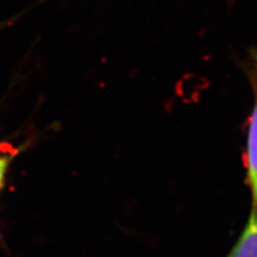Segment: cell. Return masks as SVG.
Wrapping results in <instances>:
<instances>
[{
  "label": "cell",
  "mask_w": 257,
  "mask_h": 257,
  "mask_svg": "<svg viewBox=\"0 0 257 257\" xmlns=\"http://www.w3.org/2000/svg\"><path fill=\"white\" fill-rule=\"evenodd\" d=\"M247 176L255 207H257V87L247 139Z\"/></svg>",
  "instance_id": "1"
},
{
  "label": "cell",
  "mask_w": 257,
  "mask_h": 257,
  "mask_svg": "<svg viewBox=\"0 0 257 257\" xmlns=\"http://www.w3.org/2000/svg\"><path fill=\"white\" fill-rule=\"evenodd\" d=\"M227 257H257V207L253 209L242 234Z\"/></svg>",
  "instance_id": "2"
},
{
  "label": "cell",
  "mask_w": 257,
  "mask_h": 257,
  "mask_svg": "<svg viewBox=\"0 0 257 257\" xmlns=\"http://www.w3.org/2000/svg\"><path fill=\"white\" fill-rule=\"evenodd\" d=\"M256 62H257V55H256Z\"/></svg>",
  "instance_id": "3"
}]
</instances>
